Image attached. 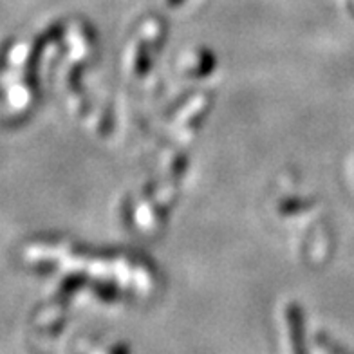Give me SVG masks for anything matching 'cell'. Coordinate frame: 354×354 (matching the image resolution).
Instances as JSON below:
<instances>
[]
</instances>
